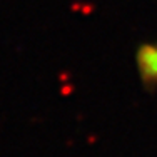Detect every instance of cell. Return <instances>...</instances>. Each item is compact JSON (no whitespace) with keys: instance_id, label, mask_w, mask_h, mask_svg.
<instances>
[{"instance_id":"1","label":"cell","mask_w":157,"mask_h":157,"mask_svg":"<svg viewBox=\"0 0 157 157\" xmlns=\"http://www.w3.org/2000/svg\"><path fill=\"white\" fill-rule=\"evenodd\" d=\"M139 67L140 74L145 80L157 82V47L154 45H144L139 50Z\"/></svg>"}]
</instances>
